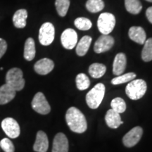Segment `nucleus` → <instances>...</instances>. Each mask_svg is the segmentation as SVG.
<instances>
[{
    "instance_id": "aec40b11",
    "label": "nucleus",
    "mask_w": 152,
    "mask_h": 152,
    "mask_svg": "<svg viewBox=\"0 0 152 152\" xmlns=\"http://www.w3.org/2000/svg\"><path fill=\"white\" fill-rule=\"evenodd\" d=\"M28 12L26 9H19L16 11L13 16V23L17 28H23L26 26V19Z\"/></svg>"
},
{
    "instance_id": "2f4dec72",
    "label": "nucleus",
    "mask_w": 152,
    "mask_h": 152,
    "mask_svg": "<svg viewBox=\"0 0 152 152\" xmlns=\"http://www.w3.org/2000/svg\"><path fill=\"white\" fill-rule=\"evenodd\" d=\"M7 44L4 39L0 38V58L4 56L7 52Z\"/></svg>"
},
{
    "instance_id": "cd10ccee",
    "label": "nucleus",
    "mask_w": 152,
    "mask_h": 152,
    "mask_svg": "<svg viewBox=\"0 0 152 152\" xmlns=\"http://www.w3.org/2000/svg\"><path fill=\"white\" fill-rule=\"evenodd\" d=\"M111 109L116 113L121 114L124 113L126 110V104L122 98L116 97L111 101Z\"/></svg>"
},
{
    "instance_id": "0eeeda50",
    "label": "nucleus",
    "mask_w": 152,
    "mask_h": 152,
    "mask_svg": "<svg viewBox=\"0 0 152 152\" xmlns=\"http://www.w3.org/2000/svg\"><path fill=\"white\" fill-rule=\"evenodd\" d=\"M31 105L34 111L42 115H47L51 111L50 105L42 92H37L34 96Z\"/></svg>"
},
{
    "instance_id": "dca6fc26",
    "label": "nucleus",
    "mask_w": 152,
    "mask_h": 152,
    "mask_svg": "<svg viewBox=\"0 0 152 152\" xmlns=\"http://www.w3.org/2000/svg\"><path fill=\"white\" fill-rule=\"evenodd\" d=\"M128 35L132 41L140 45H144L145 41L147 40V35L142 27L132 26L129 30Z\"/></svg>"
},
{
    "instance_id": "7ed1b4c3",
    "label": "nucleus",
    "mask_w": 152,
    "mask_h": 152,
    "mask_svg": "<svg viewBox=\"0 0 152 152\" xmlns=\"http://www.w3.org/2000/svg\"><path fill=\"white\" fill-rule=\"evenodd\" d=\"M105 94V86L102 83H98L86 95L87 105L92 109H96L99 106Z\"/></svg>"
},
{
    "instance_id": "f3484780",
    "label": "nucleus",
    "mask_w": 152,
    "mask_h": 152,
    "mask_svg": "<svg viewBox=\"0 0 152 152\" xmlns=\"http://www.w3.org/2000/svg\"><path fill=\"white\" fill-rule=\"evenodd\" d=\"M16 93V91L7 84H4L0 87V105L9 103L14 99Z\"/></svg>"
},
{
    "instance_id": "9b49d317",
    "label": "nucleus",
    "mask_w": 152,
    "mask_h": 152,
    "mask_svg": "<svg viewBox=\"0 0 152 152\" xmlns=\"http://www.w3.org/2000/svg\"><path fill=\"white\" fill-rule=\"evenodd\" d=\"M61 41L63 47L66 49H72L77 43V33L71 28H68L63 32Z\"/></svg>"
},
{
    "instance_id": "412c9836",
    "label": "nucleus",
    "mask_w": 152,
    "mask_h": 152,
    "mask_svg": "<svg viewBox=\"0 0 152 152\" xmlns=\"http://www.w3.org/2000/svg\"><path fill=\"white\" fill-rule=\"evenodd\" d=\"M35 45L33 38H28L24 47V58L27 61H32L35 56Z\"/></svg>"
},
{
    "instance_id": "6e6552de",
    "label": "nucleus",
    "mask_w": 152,
    "mask_h": 152,
    "mask_svg": "<svg viewBox=\"0 0 152 152\" xmlns=\"http://www.w3.org/2000/svg\"><path fill=\"white\" fill-rule=\"evenodd\" d=\"M1 128L9 137L17 138L20 135V129L18 123L12 118H7L1 122Z\"/></svg>"
},
{
    "instance_id": "ddd939ff",
    "label": "nucleus",
    "mask_w": 152,
    "mask_h": 152,
    "mask_svg": "<svg viewBox=\"0 0 152 152\" xmlns=\"http://www.w3.org/2000/svg\"><path fill=\"white\" fill-rule=\"evenodd\" d=\"M68 141L64 133H58L53 142L52 152H68Z\"/></svg>"
},
{
    "instance_id": "423d86ee",
    "label": "nucleus",
    "mask_w": 152,
    "mask_h": 152,
    "mask_svg": "<svg viewBox=\"0 0 152 152\" xmlns=\"http://www.w3.org/2000/svg\"><path fill=\"white\" fill-rule=\"evenodd\" d=\"M55 36V29L51 23H45L39 31V41L44 46H48L53 42Z\"/></svg>"
},
{
    "instance_id": "6ab92c4d",
    "label": "nucleus",
    "mask_w": 152,
    "mask_h": 152,
    "mask_svg": "<svg viewBox=\"0 0 152 152\" xmlns=\"http://www.w3.org/2000/svg\"><path fill=\"white\" fill-rule=\"evenodd\" d=\"M92 40V37L87 35L81 38L79 42L76 45V53L78 56H83L87 54L90 47Z\"/></svg>"
},
{
    "instance_id": "f03ea898",
    "label": "nucleus",
    "mask_w": 152,
    "mask_h": 152,
    "mask_svg": "<svg viewBox=\"0 0 152 152\" xmlns=\"http://www.w3.org/2000/svg\"><path fill=\"white\" fill-rule=\"evenodd\" d=\"M147 83L143 80H133L127 85L125 92L132 100H138L143 97L147 92Z\"/></svg>"
},
{
    "instance_id": "4be33fe9",
    "label": "nucleus",
    "mask_w": 152,
    "mask_h": 152,
    "mask_svg": "<svg viewBox=\"0 0 152 152\" xmlns=\"http://www.w3.org/2000/svg\"><path fill=\"white\" fill-rule=\"evenodd\" d=\"M106 67L104 64L94 63L89 68V73L93 78H100L105 74Z\"/></svg>"
},
{
    "instance_id": "5701e85b",
    "label": "nucleus",
    "mask_w": 152,
    "mask_h": 152,
    "mask_svg": "<svg viewBox=\"0 0 152 152\" xmlns=\"http://www.w3.org/2000/svg\"><path fill=\"white\" fill-rule=\"evenodd\" d=\"M126 10L132 14H138L142 11V5L140 0H125Z\"/></svg>"
},
{
    "instance_id": "1a4fd4ad",
    "label": "nucleus",
    "mask_w": 152,
    "mask_h": 152,
    "mask_svg": "<svg viewBox=\"0 0 152 152\" xmlns=\"http://www.w3.org/2000/svg\"><path fill=\"white\" fill-rule=\"evenodd\" d=\"M142 134H143V130L141 127L137 126L132 128L123 137V144L127 147H134L140 142Z\"/></svg>"
},
{
    "instance_id": "4468645a",
    "label": "nucleus",
    "mask_w": 152,
    "mask_h": 152,
    "mask_svg": "<svg viewBox=\"0 0 152 152\" xmlns=\"http://www.w3.org/2000/svg\"><path fill=\"white\" fill-rule=\"evenodd\" d=\"M49 148V140L46 133L38 131L36 140L33 145V150L36 152H47Z\"/></svg>"
},
{
    "instance_id": "473e14b6",
    "label": "nucleus",
    "mask_w": 152,
    "mask_h": 152,
    "mask_svg": "<svg viewBox=\"0 0 152 152\" xmlns=\"http://www.w3.org/2000/svg\"><path fill=\"white\" fill-rule=\"evenodd\" d=\"M146 16L149 21L152 23V7H149L147 9V11H146Z\"/></svg>"
},
{
    "instance_id": "39448f33",
    "label": "nucleus",
    "mask_w": 152,
    "mask_h": 152,
    "mask_svg": "<svg viewBox=\"0 0 152 152\" xmlns=\"http://www.w3.org/2000/svg\"><path fill=\"white\" fill-rule=\"evenodd\" d=\"M115 25V18L111 13H102L99 16L97 27L102 35H109L113 31Z\"/></svg>"
},
{
    "instance_id": "f8f14e48",
    "label": "nucleus",
    "mask_w": 152,
    "mask_h": 152,
    "mask_svg": "<svg viewBox=\"0 0 152 152\" xmlns=\"http://www.w3.org/2000/svg\"><path fill=\"white\" fill-rule=\"evenodd\" d=\"M54 68V64L49 58H44L39 60L35 63L34 66V69L35 72L39 75H47V74L52 71Z\"/></svg>"
},
{
    "instance_id": "b1692460",
    "label": "nucleus",
    "mask_w": 152,
    "mask_h": 152,
    "mask_svg": "<svg viewBox=\"0 0 152 152\" xmlns=\"http://www.w3.org/2000/svg\"><path fill=\"white\" fill-rule=\"evenodd\" d=\"M144 45L142 52V60L145 62L151 61H152V38L147 39Z\"/></svg>"
},
{
    "instance_id": "393cba45",
    "label": "nucleus",
    "mask_w": 152,
    "mask_h": 152,
    "mask_svg": "<svg viewBox=\"0 0 152 152\" xmlns=\"http://www.w3.org/2000/svg\"><path fill=\"white\" fill-rule=\"evenodd\" d=\"M87 10L92 13H97L102 11L104 8L103 0H88L86 3Z\"/></svg>"
},
{
    "instance_id": "bb28decb",
    "label": "nucleus",
    "mask_w": 152,
    "mask_h": 152,
    "mask_svg": "<svg viewBox=\"0 0 152 152\" xmlns=\"http://www.w3.org/2000/svg\"><path fill=\"white\" fill-rule=\"evenodd\" d=\"M55 6L58 14L60 16L64 17L69 9L70 0H56Z\"/></svg>"
},
{
    "instance_id": "a211bd4d",
    "label": "nucleus",
    "mask_w": 152,
    "mask_h": 152,
    "mask_svg": "<svg viewBox=\"0 0 152 152\" xmlns=\"http://www.w3.org/2000/svg\"><path fill=\"white\" fill-rule=\"evenodd\" d=\"M105 121L106 125L112 129L118 128L120 125L123 123V121H121L120 114L114 111L113 109H109L107 111L105 116Z\"/></svg>"
},
{
    "instance_id": "20e7f679",
    "label": "nucleus",
    "mask_w": 152,
    "mask_h": 152,
    "mask_svg": "<svg viewBox=\"0 0 152 152\" xmlns=\"http://www.w3.org/2000/svg\"><path fill=\"white\" fill-rule=\"evenodd\" d=\"M6 84L15 91H20L24 88L25 80L23 71L18 68H13L6 75Z\"/></svg>"
},
{
    "instance_id": "c756f323",
    "label": "nucleus",
    "mask_w": 152,
    "mask_h": 152,
    "mask_svg": "<svg viewBox=\"0 0 152 152\" xmlns=\"http://www.w3.org/2000/svg\"><path fill=\"white\" fill-rule=\"evenodd\" d=\"M75 27L80 30H88L92 26V23L90 19L80 17V18H76L74 21Z\"/></svg>"
},
{
    "instance_id": "2eb2a0df",
    "label": "nucleus",
    "mask_w": 152,
    "mask_h": 152,
    "mask_svg": "<svg viewBox=\"0 0 152 152\" xmlns=\"http://www.w3.org/2000/svg\"><path fill=\"white\" fill-rule=\"evenodd\" d=\"M126 64L127 59L125 54L123 53H118L113 61V73L117 76L121 75L125 71Z\"/></svg>"
},
{
    "instance_id": "c85d7f7f",
    "label": "nucleus",
    "mask_w": 152,
    "mask_h": 152,
    "mask_svg": "<svg viewBox=\"0 0 152 152\" xmlns=\"http://www.w3.org/2000/svg\"><path fill=\"white\" fill-rule=\"evenodd\" d=\"M136 77V74L134 73H125L124 75H121L117 76V77H114L112 79L111 83L113 85H117L123 84V83H128V82H130L134 80Z\"/></svg>"
},
{
    "instance_id": "f257e3e1",
    "label": "nucleus",
    "mask_w": 152,
    "mask_h": 152,
    "mask_svg": "<svg viewBox=\"0 0 152 152\" xmlns=\"http://www.w3.org/2000/svg\"><path fill=\"white\" fill-rule=\"evenodd\" d=\"M66 121L68 126L74 132L83 133L87 128L85 116L78 109L71 107L66 114Z\"/></svg>"
},
{
    "instance_id": "72a5a7b5",
    "label": "nucleus",
    "mask_w": 152,
    "mask_h": 152,
    "mask_svg": "<svg viewBox=\"0 0 152 152\" xmlns=\"http://www.w3.org/2000/svg\"><path fill=\"white\" fill-rule=\"evenodd\" d=\"M147 1H149V2H152V0H147Z\"/></svg>"
},
{
    "instance_id": "7c9ffc66",
    "label": "nucleus",
    "mask_w": 152,
    "mask_h": 152,
    "mask_svg": "<svg viewBox=\"0 0 152 152\" xmlns=\"http://www.w3.org/2000/svg\"><path fill=\"white\" fill-rule=\"evenodd\" d=\"M0 147L4 152H14L15 151L14 144L8 138H4L0 141Z\"/></svg>"
},
{
    "instance_id": "9d476101",
    "label": "nucleus",
    "mask_w": 152,
    "mask_h": 152,
    "mask_svg": "<svg viewBox=\"0 0 152 152\" xmlns=\"http://www.w3.org/2000/svg\"><path fill=\"white\" fill-rule=\"evenodd\" d=\"M113 45L114 39L113 37L109 35H102L95 42L94 50L97 54H101L111 49Z\"/></svg>"
},
{
    "instance_id": "a878e982",
    "label": "nucleus",
    "mask_w": 152,
    "mask_h": 152,
    "mask_svg": "<svg viewBox=\"0 0 152 152\" xmlns=\"http://www.w3.org/2000/svg\"><path fill=\"white\" fill-rule=\"evenodd\" d=\"M76 86L79 90H85L90 87V80L84 73H80L76 76Z\"/></svg>"
}]
</instances>
